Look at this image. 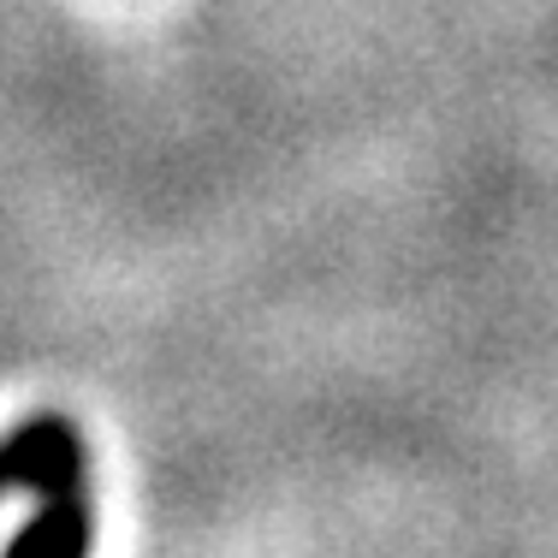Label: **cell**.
I'll return each instance as SVG.
<instances>
[{"mask_svg":"<svg viewBox=\"0 0 558 558\" xmlns=\"http://www.w3.org/2000/svg\"><path fill=\"white\" fill-rule=\"evenodd\" d=\"M84 470H89L84 434L60 410H43V416L19 422L0 440V494L31 487L36 499H65V494H84Z\"/></svg>","mask_w":558,"mask_h":558,"instance_id":"cell-1","label":"cell"},{"mask_svg":"<svg viewBox=\"0 0 558 558\" xmlns=\"http://www.w3.org/2000/svg\"><path fill=\"white\" fill-rule=\"evenodd\" d=\"M96 541V517L84 494L65 499H36V517L7 541V558H77Z\"/></svg>","mask_w":558,"mask_h":558,"instance_id":"cell-2","label":"cell"}]
</instances>
